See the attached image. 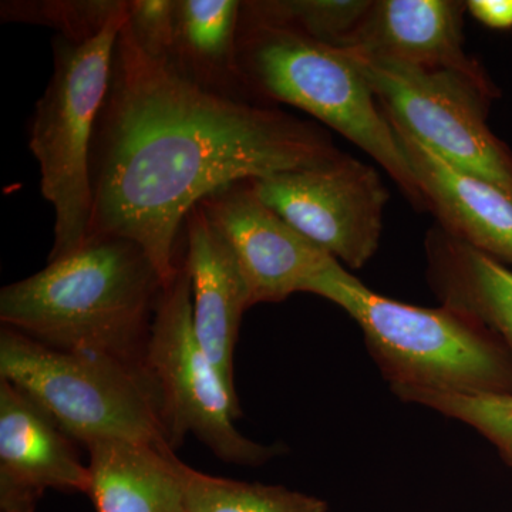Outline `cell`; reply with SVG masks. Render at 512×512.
Here are the masks:
<instances>
[{"instance_id":"ffe728a7","label":"cell","mask_w":512,"mask_h":512,"mask_svg":"<svg viewBox=\"0 0 512 512\" xmlns=\"http://www.w3.org/2000/svg\"><path fill=\"white\" fill-rule=\"evenodd\" d=\"M128 3L130 0H6L0 6V18L5 23L46 26L67 42L82 45L127 15Z\"/></svg>"},{"instance_id":"603a6c76","label":"cell","mask_w":512,"mask_h":512,"mask_svg":"<svg viewBox=\"0 0 512 512\" xmlns=\"http://www.w3.org/2000/svg\"><path fill=\"white\" fill-rule=\"evenodd\" d=\"M467 10L485 28L512 30V0H470Z\"/></svg>"},{"instance_id":"9a60e30c","label":"cell","mask_w":512,"mask_h":512,"mask_svg":"<svg viewBox=\"0 0 512 512\" xmlns=\"http://www.w3.org/2000/svg\"><path fill=\"white\" fill-rule=\"evenodd\" d=\"M427 279L446 308L490 330L512 359V268L444 229L426 238Z\"/></svg>"},{"instance_id":"3957f363","label":"cell","mask_w":512,"mask_h":512,"mask_svg":"<svg viewBox=\"0 0 512 512\" xmlns=\"http://www.w3.org/2000/svg\"><path fill=\"white\" fill-rule=\"evenodd\" d=\"M308 293L355 319L392 387L512 393V359L490 330L453 309L420 308L373 292L333 261Z\"/></svg>"},{"instance_id":"5bb4252c","label":"cell","mask_w":512,"mask_h":512,"mask_svg":"<svg viewBox=\"0 0 512 512\" xmlns=\"http://www.w3.org/2000/svg\"><path fill=\"white\" fill-rule=\"evenodd\" d=\"M389 121L409 160L424 204L436 215L439 227L512 268L511 195L448 164L409 131Z\"/></svg>"},{"instance_id":"ac0fdd59","label":"cell","mask_w":512,"mask_h":512,"mask_svg":"<svg viewBox=\"0 0 512 512\" xmlns=\"http://www.w3.org/2000/svg\"><path fill=\"white\" fill-rule=\"evenodd\" d=\"M375 0H249L242 13L285 26L336 50L355 46Z\"/></svg>"},{"instance_id":"ba28073f","label":"cell","mask_w":512,"mask_h":512,"mask_svg":"<svg viewBox=\"0 0 512 512\" xmlns=\"http://www.w3.org/2000/svg\"><path fill=\"white\" fill-rule=\"evenodd\" d=\"M346 53L365 74L387 119L448 164L497 185L512 197L511 151L487 123L488 107L498 96L493 83H480L450 70Z\"/></svg>"},{"instance_id":"8fae6325","label":"cell","mask_w":512,"mask_h":512,"mask_svg":"<svg viewBox=\"0 0 512 512\" xmlns=\"http://www.w3.org/2000/svg\"><path fill=\"white\" fill-rule=\"evenodd\" d=\"M72 437L29 394L0 379V512H35L47 490L89 495Z\"/></svg>"},{"instance_id":"277c9868","label":"cell","mask_w":512,"mask_h":512,"mask_svg":"<svg viewBox=\"0 0 512 512\" xmlns=\"http://www.w3.org/2000/svg\"><path fill=\"white\" fill-rule=\"evenodd\" d=\"M238 60L255 103L311 114L372 157L414 207L426 208L396 131L348 53L241 10Z\"/></svg>"},{"instance_id":"d6986e66","label":"cell","mask_w":512,"mask_h":512,"mask_svg":"<svg viewBox=\"0 0 512 512\" xmlns=\"http://www.w3.org/2000/svg\"><path fill=\"white\" fill-rule=\"evenodd\" d=\"M188 512H328L322 498L282 485L244 483L210 476L175 458Z\"/></svg>"},{"instance_id":"7402d4cb","label":"cell","mask_w":512,"mask_h":512,"mask_svg":"<svg viewBox=\"0 0 512 512\" xmlns=\"http://www.w3.org/2000/svg\"><path fill=\"white\" fill-rule=\"evenodd\" d=\"M126 26L147 56L168 63L174 45L175 0H130Z\"/></svg>"},{"instance_id":"6da1fadb","label":"cell","mask_w":512,"mask_h":512,"mask_svg":"<svg viewBox=\"0 0 512 512\" xmlns=\"http://www.w3.org/2000/svg\"><path fill=\"white\" fill-rule=\"evenodd\" d=\"M342 156L312 121L188 82L147 56L124 25L94 133L87 242H136L167 285L180 268L185 218L212 192Z\"/></svg>"},{"instance_id":"2e32d148","label":"cell","mask_w":512,"mask_h":512,"mask_svg":"<svg viewBox=\"0 0 512 512\" xmlns=\"http://www.w3.org/2000/svg\"><path fill=\"white\" fill-rule=\"evenodd\" d=\"M96 512H188L174 450L136 441L87 444Z\"/></svg>"},{"instance_id":"44dd1931","label":"cell","mask_w":512,"mask_h":512,"mask_svg":"<svg viewBox=\"0 0 512 512\" xmlns=\"http://www.w3.org/2000/svg\"><path fill=\"white\" fill-rule=\"evenodd\" d=\"M404 402L420 404L473 427L512 467V393L458 394L392 387Z\"/></svg>"},{"instance_id":"4fadbf2b","label":"cell","mask_w":512,"mask_h":512,"mask_svg":"<svg viewBox=\"0 0 512 512\" xmlns=\"http://www.w3.org/2000/svg\"><path fill=\"white\" fill-rule=\"evenodd\" d=\"M466 2L458 0H377L353 49L372 59L423 69L450 70L491 84L481 64L464 47Z\"/></svg>"},{"instance_id":"8992f818","label":"cell","mask_w":512,"mask_h":512,"mask_svg":"<svg viewBox=\"0 0 512 512\" xmlns=\"http://www.w3.org/2000/svg\"><path fill=\"white\" fill-rule=\"evenodd\" d=\"M0 379L29 394L84 446L123 440L170 447L146 373L119 360L52 349L2 326Z\"/></svg>"},{"instance_id":"7c38bea8","label":"cell","mask_w":512,"mask_h":512,"mask_svg":"<svg viewBox=\"0 0 512 512\" xmlns=\"http://www.w3.org/2000/svg\"><path fill=\"white\" fill-rule=\"evenodd\" d=\"M184 265L190 276L195 335L228 389L242 316L251 308L245 276L231 245L197 205L184 221Z\"/></svg>"},{"instance_id":"52a82bcc","label":"cell","mask_w":512,"mask_h":512,"mask_svg":"<svg viewBox=\"0 0 512 512\" xmlns=\"http://www.w3.org/2000/svg\"><path fill=\"white\" fill-rule=\"evenodd\" d=\"M143 370L173 450L191 434L220 460L237 466H261L282 453L279 444L256 443L235 426L241 416L237 393L228 389L195 335L184 259L158 299Z\"/></svg>"},{"instance_id":"9c48e42d","label":"cell","mask_w":512,"mask_h":512,"mask_svg":"<svg viewBox=\"0 0 512 512\" xmlns=\"http://www.w3.org/2000/svg\"><path fill=\"white\" fill-rule=\"evenodd\" d=\"M251 183L266 207L343 266L360 269L375 256L389 201L375 167L343 154Z\"/></svg>"},{"instance_id":"5b68a950","label":"cell","mask_w":512,"mask_h":512,"mask_svg":"<svg viewBox=\"0 0 512 512\" xmlns=\"http://www.w3.org/2000/svg\"><path fill=\"white\" fill-rule=\"evenodd\" d=\"M128 13V12H127ZM127 15L82 45L57 36L53 73L36 103L29 148L40 168V191L55 211L49 262L82 249L93 218L92 150L111 77L114 46Z\"/></svg>"},{"instance_id":"30bf717a","label":"cell","mask_w":512,"mask_h":512,"mask_svg":"<svg viewBox=\"0 0 512 512\" xmlns=\"http://www.w3.org/2000/svg\"><path fill=\"white\" fill-rule=\"evenodd\" d=\"M198 205L237 256L251 308L285 301L293 293H308L336 261L266 207L251 181L229 184Z\"/></svg>"},{"instance_id":"e0dca14e","label":"cell","mask_w":512,"mask_h":512,"mask_svg":"<svg viewBox=\"0 0 512 512\" xmlns=\"http://www.w3.org/2000/svg\"><path fill=\"white\" fill-rule=\"evenodd\" d=\"M242 2L175 0L174 45L168 66L205 92L251 101L239 69Z\"/></svg>"},{"instance_id":"7a4b0ae2","label":"cell","mask_w":512,"mask_h":512,"mask_svg":"<svg viewBox=\"0 0 512 512\" xmlns=\"http://www.w3.org/2000/svg\"><path fill=\"white\" fill-rule=\"evenodd\" d=\"M163 288L156 266L136 242L89 241L5 286L0 322L49 348L110 357L143 370Z\"/></svg>"}]
</instances>
